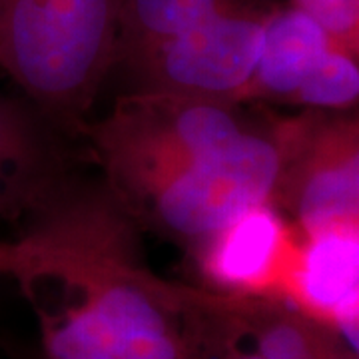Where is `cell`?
<instances>
[{"instance_id":"1","label":"cell","mask_w":359,"mask_h":359,"mask_svg":"<svg viewBox=\"0 0 359 359\" xmlns=\"http://www.w3.org/2000/svg\"><path fill=\"white\" fill-rule=\"evenodd\" d=\"M42 280L62 283L68 295L56 311L40 309L50 359H198L182 316L208 294L158 280L128 254Z\"/></svg>"},{"instance_id":"2","label":"cell","mask_w":359,"mask_h":359,"mask_svg":"<svg viewBox=\"0 0 359 359\" xmlns=\"http://www.w3.org/2000/svg\"><path fill=\"white\" fill-rule=\"evenodd\" d=\"M122 0H0V66L44 114L76 122L116 65Z\"/></svg>"},{"instance_id":"3","label":"cell","mask_w":359,"mask_h":359,"mask_svg":"<svg viewBox=\"0 0 359 359\" xmlns=\"http://www.w3.org/2000/svg\"><path fill=\"white\" fill-rule=\"evenodd\" d=\"M245 128L230 102L140 90L116 102L92 140L116 192L142 205L168 180Z\"/></svg>"},{"instance_id":"4","label":"cell","mask_w":359,"mask_h":359,"mask_svg":"<svg viewBox=\"0 0 359 359\" xmlns=\"http://www.w3.org/2000/svg\"><path fill=\"white\" fill-rule=\"evenodd\" d=\"M294 120L269 130L245 128L230 144L184 168L140 208L164 231L204 242L259 204H273Z\"/></svg>"},{"instance_id":"5","label":"cell","mask_w":359,"mask_h":359,"mask_svg":"<svg viewBox=\"0 0 359 359\" xmlns=\"http://www.w3.org/2000/svg\"><path fill=\"white\" fill-rule=\"evenodd\" d=\"M273 8L257 0L224 11L124 66L142 90L238 102L254 76L264 22Z\"/></svg>"},{"instance_id":"6","label":"cell","mask_w":359,"mask_h":359,"mask_svg":"<svg viewBox=\"0 0 359 359\" xmlns=\"http://www.w3.org/2000/svg\"><path fill=\"white\" fill-rule=\"evenodd\" d=\"M358 122L294 120L273 205L290 210L299 233L359 224Z\"/></svg>"},{"instance_id":"7","label":"cell","mask_w":359,"mask_h":359,"mask_svg":"<svg viewBox=\"0 0 359 359\" xmlns=\"http://www.w3.org/2000/svg\"><path fill=\"white\" fill-rule=\"evenodd\" d=\"M278 302L332 330L358 351L359 224L297 231Z\"/></svg>"},{"instance_id":"8","label":"cell","mask_w":359,"mask_h":359,"mask_svg":"<svg viewBox=\"0 0 359 359\" xmlns=\"http://www.w3.org/2000/svg\"><path fill=\"white\" fill-rule=\"evenodd\" d=\"M297 230L273 204H259L200 242L198 262L222 295L278 299Z\"/></svg>"},{"instance_id":"9","label":"cell","mask_w":359,"mask_h":359,"mask_svg":"<svg viewBox=\"0 0 359 359\" xmlns=\"http://www.w3.org/2000/svg\"><path fill=\"white\" fill-rule=\"evenodd\" d=\"M62 164L42 122L0 94V222L58 212Z\"/></svg>"},{"instance_id":"10","label":"cell","mask_w":359,"mask_h":359,"mask_svg":"<svg viewBox=\"0 0 359 359\" xmlns=\"http://www.w3.org/2000/svg\"><path fill=\"white\" fill-rule=\"evenodd\" d=\"M335 42L311 16L292 6H276L264 22L254 76L240 100H292L309 72Z\"/></svg>"},{"instance_id":"11","label":"cell","mask_w":359,"mask_h":359,"mask_svg":"<svg viewBox=\"0 0 359 359\" xmlns=\"http://www.w3.org/2000/svg\"><path fill=\"white\" fill-rule=\"evenodd\" d=\"M257 0H122L116 65L202 25L216 14Z\"/></svg>"},{"instance_id":"12","label":"cell","mask_w":359,"mask_h":359,"mask_svg":"<svg viewBox=\"0 0 359 359\" xmlns=\"http://www.w3.org/2000/svg\"><path fill=\"white\" fill-rule=\"evenodd\" d=\"M92 250L88 228L72 216H58L42 230L13 240L0 238V276L14 278L25 287L39 278L84 264Z\"/></svg>"},{"instance_id":"13","label":"cell","mask_w":359,"mask_h":359,"mask_svg":"<svg viewBox=\"0 0 359 359\" xmlns=\"http://www.w3.org/2000/svg\"><path fill=\"white\" fill-rule=\"evenodd\" d=\"M358 52L334 44L295 90L292 102L318 110H344L358 104Z\"/></svg>"},{"instance_id":"14","label":"cell","mask_w":359,"mask_h":359,"mask_svg":"<svg viewBox=\"0 0 359 359\" xmlns=\"http://www.w3.org/2000/svg\"><path fill=\"white\" fill-rule=\"evenodd\" d=\"M295 8L311 16L335 44L359 48V0H294Z\"/></svg>"},{"instance_id":"15","label":"cell","mask_w":359,"mask_h":359,"mask_svg":"<svg viewBox=\"0 0 359 359\" xmlns=\"http://www.w3.org/2000/svg\"><path fill=\"white\" fill-rule=\"evenodd\" d=\"M214 332H216L214 334V341L222 347L224 359H264L254 347L242 346L240 334H238L233 321L228 316V302H224V306L219 309Z\"/></svg>"},{"instance_id":"16","label":"cell","mask_w":359,"mask_h":359,"mask_svg":"<svg viewBox=\"0 0 359 359\" xmlns=\"http://www.w3.org/2000/svg\"><path fill=\"white\" fill-rule=\"evenodd\" d=\"M323 359H358V351L347 346L339 335H335L334 339H332V344H330V347H327Z\"/></svg>"}]
</instances>
